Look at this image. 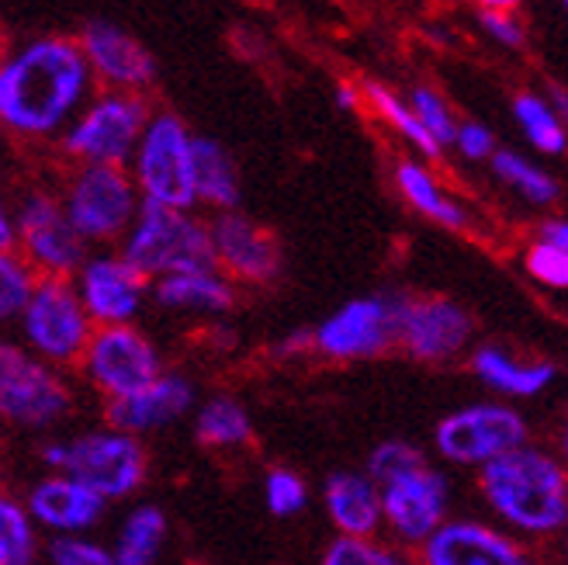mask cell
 <instances>
[{
  "label": "cell",
  "mask_w": 568,
  "mask_h": 565,
  "mask_svg": "<svg viewBox=\"0 0 568 565\" xmlns=\"http://www.w3.org/2000/svg\"><path fill=\"white\" fill-rule=\"evenodd\" d=\"M94 73L73 39H36L0 60V125L42 139L60 132L91 98Z\"/></svg>",
  "instance_id": "6da1fadb"
},
{
  "label": "cell",
  "mask_w": 568,
  "mask_h": 565,
  "mask_svg": "<svg viewBox=\"0 0 568 565\" xmlns=\"http://www.w3.org/2000/svg\"><path fill=\"white\" fill-rule=\"evenodd\" d=\"M478 493L514 538H555L568 524L565 465L530 441L481 465Z\"/></svg>",
  "instance_id": "7a4b0ae2"
},
{
  "label": "cell",
  "mask_w": 568,
  "mask_h": 565,
  "mask_svg": "<svg viewBox=\"0 0 568 565\" xmlns=\"http://www.w3.org/2000/svg\"><path fill=\"white\" fill-rule=\"evenodd\" d=\"M42 462L49 465V472L77 478L80 486L98 493L104 503L139 493L150 475V455L142 447V437H132L115 427H101L67 441H49L42 447Z\"/></svg>",
  "instance_id": "3957f363"
},
{
  "label": "cell",
  "mask_w": 568,
  "mask_h": 565,
  "mask_svg": "<svg viewBox=\"0 0 568 565\" xmlns=\"http://www.w3.org/2000/svg\"><path fill=\"white\" fill-rule=\"evenodd\" d=\"M122 258L146 281L215 268L209 225L187 209H166L156 202H139L129 233L122 236Z\"/></svg>",
  "instance_id": "277c9868"
},
{
  "label": "cell",
  "mask_w": 568,
  "mask_h": 565,
  "mask_svg": "<svg viewBox=\"0 0 568 565\" xmlns=\"http://www.w3.org/2000/svg\"><path fill=\"white\" fill-rule=\"evenodd\" d=\"M73 410V389L60 369L0 336V423L49 431Z\"/></svg>",
  "instance_id": "5b68a950"
},
{
  "label": "cell",
  "mask_w": 568,
  "mask_h": 565,
  "mask_svg": "<svg viewBox=\"0 0 568 565\" xmlns=\"http://www.w3.org/2000/svg\"><path fill=\"white\" fill-rule=\"evenodd\" d=\"M21 347L42 357L52 369H70L88 347L94 323L70 278H39L32 295H28L21 316Z\"/></svg>",
  "instance_id": "8992f818"
},
{
  "label": "cell",
  "mask_w": 568,
  "mask_h": 565,
  "mask_svg": "<svg viewBox=\"0 0 568 565\" xmlns=\"http://www.w3.org/2000/svg\"><path fill=\"white\" fill-rule=\"evenodd\" d=\"M129 163H132L129 178L142 202L187 209V212L191 205H197L194 178H191V129L174 111L150 115Z\"/></svg>",
  "instance_id": "52a82bcc"
},
{
  "label": "cell",
  "mask_w": 568,
  "mask_h": 565,
  "mask_svg": "<svg viewBox=\"0 0 568 565\" xmlns=\"http://www.w3.org/2000/svg\"><path fill=\"white\" fill-rule=\"evenodd\" d=\"M139 191L125 167L80 163L60 205L83 243H115L139 212Z\"/></svg>",
  "instance_id": "ba28073f"
},
{
  "label": "cell",
  "mask_w": 568,
  "mask_h": 565,
  "mask_svg": "<svg viewBox=\"0 0 568 565\" xmlns=\"http://www.w3.org/2000/svg\"><path fill=\"white\" fill-rule=\"evenodd\" d=\"M527 441H530V427L524 413L506 403L462 406L447 413L434 431L437 455L462 468H481Z\"/></svg>",
  "instance_id": "9c48e42d"
},
{
  "label": "cell",
  "mask_w": 568,
  "mask_h": 565,
  "mask_svg": "<svg viewBox=\"0 0 568 565\" xmlns=\"http://www.w3.org/2000/svg\"><path fill=\"white\" fill-rule=\"evenodd\" d=\"M146 122H150V108L139 94L108 91L94 98L70 122L63 135V150L80 163L125 167L135 153V143Z\"/></svg>",
  "instance_id": "30bf717a"
},
{
  "label": "cell",
  "mask_w": 568,
  "mask_h": 565,
  "mask_svg": "<svg viewBox=\"0 0 568 565\" xmlns=\"http://www.w3.org/2000/svg\"><path fill=\"white\" fill-rule=\"evenodd\" d=\"M77 364L104 400H125L163 372L156 344L132 323L94 326Z\"/></svg>",
  "instance_id": "8fae6325"
},
{
  "label": "cell",
  "mask_w": 568,
  "mask_h": 565,
  "mask_svg": "<svg viewBox=\"0 0 568 565\" xmlns=\"http://www.w3.org/2000/svg\"><path fill=\"white\" fill-rule=\"evenodd\" d=\"M399 305L403 292H378L351 299L326 316L316 333H308V347L329 361H367L395 347V330H399Z\"/></svg>",
  "instance_id": "7c38bea8"
},
{
  "label": "cell",
  "mask_w": 568,
  "mask_h": 565,
  "mask_svg": "<svg viewBox=\"0 0 568 565\" xmlns=\"http://www.w3.org/2000/svg\"><path fill=\"white\" fill-rule=\"evenodd\" d=\"M378 500L382 531H388L399 548H419L450 517V483L430 462L382 483Z\"/></svg>",
  "instance_id": "4fadbf2b"
},
{
  "label": "cell",
  "mask_w": 568,
  "mask_h": 565,
  "mask_svg": "<svg viewBox=\"0 0 568 565\" xmlns=\"http://www.w3.org/2000/svg\"><path fill=\"white\" fill-rule=\"evenodd\" d=\"M14 250L39 278H73L88 258V243L77 236L60 198L32 191L14 212Z\"/></svg>",
  "instance_id": "5bb4252c"
},
{
  "label": "cell",
  "mask_w": 568,
  "mask_h": 565,
  "mask_svg": "<svg viewBox=\"0 0 568 565\" xmlns=\"http://www.w3.org/2000/svg\"><path fill=\"white\" fill-rule=\"evenodd\" d=\"M475 320L468 309L444 295H403L395 344L423 364H444L471 347Z\"/></svg>",
  "instance_id": "9a60e30c"
},
{
  "label": "cell",
  "mask_w": 568,
  "mask_h": 565,
  "mask_svg": "<svg viewBox=\"0 0 568 565\" xmlns=\"http://www.w3.org/2000/svg\"><path fill=\"white\" fill-rule=\"evenodd\" d=\"M70 281L94 326L132 323L150 295V281L142 278L122 253H94V258H83V264L77 268Z\"/></svg>",
  "instance_id": "2e32d148"
},
{
  "label": "cell",
  "mask_w": 568,
  "mask_h": 565,
  "mask_svg": "<svg viewBox=\"0 0 568 565\" xmlns=\"http://www.w3.org/2000/svg\"><path fill=\"white\" fill-rule=\"evenodd\" d=\"M416 552V565H537L520 538L471 517H447Z\"/></svg>",
  "instance_id": "e0dca14e"
},
{
  "label": "cell",
  "mask_w": 568,
  "mask_h": 565,
  "mask_svg": "<svg viewBox=\"0 0 568 565\" xmlns=\"http://www.w3.org/2000/svg\"><path fill=\"white\" fill-rule=\"evenodd\" d=\"M215 268L240 285H271L281 274V246L261 222L230 209L209 225Z\"/></svg>",
  "instance_id": "ac0fdd59"
},
{
  "label": "cell",
  "mask_w": 568,
  "mask_h": 565,
  "mask_svg": "<svg viewBox=\"0 0 568 565\" xmlns=\"http://www.w3.org/2000/svg\"><path fill=\"white\" fill-rule=\"evenodd\" d=\"M197 406V389L184 372H160L146 389H139L125 400H108V427L125 431L132 437L156 434L170 423L184 420Z\"/></svg>",
  "instance_id": "d6986e66"
},
{
  "label": "cell",
  "mask_w": 568,
  "mask_h": 565,
  "mask_svg": "<svg viewBox=\"0 0 568 565\" xmlns=\"http://www.w3.org/2000/svg\"><path fill=\"white\" fill-rule=\"evenodd\" d=\"M77 46L83 52V60H88L91 73L111 83V91L139 94L156 80V60L150 56V49L135 42L119 24L91 21L83 28Z\"/></svg>",
  "instance_id": "ffe728a7"
},
{
  "label": "cell",
  "mask_w": 568,
  "mask_h": 565,
  "mask_svg": "<svg viewBox=\"0 0 568 565\" xmlns=\"http://www.w3.org/2000/svg\"><path fill=\"white\" fill-rule=\"evenodd\" d=\"M24 511L36 521V527L49 531L52 538V534H91L104 521L108 503L88 486H80L77 478L49 472L28 490Z\"/></svg>",
  "instance_id": "44dd1931"
},
{
  "label": "cell",
  "mask_w": 568,
  "mask_h": 565,
  "mask_svg": "<svg viewBox=\"0 0 568 565\" xmlns=\"http://www.w3.org/2000/svg\"><path fill=\"white\" fill-rule=\"evenodd\" d=\"M468 369L475 379L506 400H537L551 389L558 369L541 357H517L503 344H481L468 354Z\"/></svg>",
  "instance_id": "7402d4cb"
},
{
  "label": "cell",
  "mask_w": 568,
  "mask_h": 565,
  "mask_svg": "<svg viewBox=\"0 0 568 565\" xmlns=\"http://www.w3.org/2000/svg\"><path fill=\"white\" fill-rule=\"evenodd\" d=\"M323 511L339 538H378L382 534L378 486L364 472H333L323 486Z\"/></svg>",
  "instance_id": "603a6c76"
},
{
  "label": "cell",
  "mask_w": 568,
  "mask_h": 565,
  "mask_svg": "<svg viewBox=\"0 0 568 565\" xmlns=\"http://www.w3.org/2000/svg\"><path fill=\"white\" fill-rule=\"evenodd\" d=\"M153 299L163 309L222 316L236 305V285L219 268H194V271H178V274L156 278Z\"/></svg>",
  "instance_id": "cb8c5ba5"
},
{
  "label": "cell",
  "mask_w": 568,
  "mask_h": 565,
  "mask_svg": "<svg viewBox=\"0 0 568 565\" xmlns=\"http://www.w3.org/2000/svg\"><path fill=\"white\" fill-rule=\"evenodd\" d=\"M191 178H194V202L219 212H230L240 205L236 163L212 135H191Z\"/></svg>",
  "instance_id": "d4e9b609"
},
{
  "label": "cell",
  "mask_w": 568,
  "mask_h": 565,
  "mask_svg": "<svg viewBox=\"0 0 568 565\" xmlns=\"http://www.w3.org/2000/svg\"><path fill=\"white\" fill-rule=\"evenodd\" d=\"M395 188L419 215L444 225V230H465L468 225V209L419 160H403L395 167Z\"/></svg>",
  "instance_id": "484cf974"
},
{
  "label": "cell",
  "mask_w": 568,
  "mask_h": 565,
  "mask_svg": "<svg viewBox=\"0 0 568 565\" xmlns=\"http://www.w3.org/2000/svg\"><path fill=\"white\" fill-rule=\"evenodd\" d=\"M166 531H170V521L160 506L139 503L119 524L111 558H115V565H156V558L163 555Z\"/></svg>",
  "instance_id": "4316f807"
},
{
  "label": "cell",
  "mask_w": 568,
  "mask_h": 565,
  "mask_svg": "<svg viewBox=\"0 0 568 565\" xmlns=\"http://www.w3.org/2000/svg\"><path fill=\"white\" fill-rule=\"evenodd\" d=\"M194 437L212 451H236L253 441V420L233 395H212L197 406Z\"/></svg>",
  "instance_id": "83f0119b"
},
{
  "label": "cell",
  "mask_w": 568,
  "mask_h": 565,
  "mask_svg": "<svg viewBox=\"0 0 568 565\" xmlns=\"http://www.w3.org/2000/svg\"><path fill=\"white\" fill-rule=\"evenodd\" d=\"M527 274L551 292L568 289V222L565 219H545L537 230L534 243L524 253Z\"/></svg>",
  "instance_id": "f1b7e54d"
},
{
  "label": "cell",
  "mask_w": 568,
  "mask_h": 565,
  "mask_svg": "<svg viewBox=\"0 0 568 565\" xmlns=\"http://www.w3.org/2000/svg\"><path fill=\"white\" fill-rule=\"evenodd\" d=\"M39 527L28 517L24 500L0 490V565H39Z\"/></svg>",
  "instance_id": "f546056e"
},
{
  "label": "cell",
  "mask_w": 568,
  "mask_h": 565,
  "mask_svg": "<svg viewBox=\"0 0 568 565\" xmlns=\"http://www.w3.org/2000/svg\"><path fill=\"white\" fill-rule=\"evenodd\" d=\"M493 174L506 184V188H514L524 202L530 205H555L558 202V181L545 171V167H537L530 163L527 157H520L517 150H496L493 157Z\"/></svg>",
  "instance_id": "4dcf8cb0"
},
{
  "label": "cell",
  "mask_w": 568,
  "mask_h": 565,
  "mask_svg": "<svg viewBox=\"0 0 568 565\" xmlns=\"http://www.w3.org/2000/svg\"><path fill=\"white\" fill-rule=\"evenodd\" d=\"M514 119L524 132L527 143L545 153V157H561L568 150V135H565V122L555 111V104H548L541 94H517L514 101Z\"/></svg>",
  "instance_id": "1f68e13d"
},
{
  "label": "cell",
  "mask_w": 568,
  "mask_h": 565,
  "mask_svg": "<svg viewBox=\"0 0 568 565\" xmlns=\"http://www.w3.org/2000/svg\"><path fill=\"white\" fill-rule=\"evenodd\" d=\"M364 98L372 101V111H378V115L399 132L409 147H416L426 160H437L440 157V150L434 147V139L423 132V125L416 122V115H413V108L399 98V94H392L388 88H382V83H367L364 88Z\"/></svg>",
  "instance_id": "d6a6232c"
},
{
  "label": "cell",
  "mask_w": 568,
  "mask_h": 565,
  "mask_svg": "<svg viewBox=\"0 0 568 565\" xmlns=\"http://www.w3.org/2000/svg\"><path fill=\"white\" fill-rule=\"evenodd\" d=\"M39 274L28 268V261L18 250H0V326L18 323Z\"/></svg>",
  "instance_id": "836d02e7"
},
{
  "label": "cell",
  "mask_w": 568,
  "mask_h": 565,
  "mask_svg": "<svg viewBox=\"0 0 568 565\" xmlns=\"http://www.w3.org/2000/svg\"><path fill=\"white\" fill-rule=\"evenodd\" d=\"M320 565H413L403 548L382 545L378 538H336L326 545Z\"/></svg>",
  "instance_id": "e575fe53"
},
{
  "label": "cell",
  "mask_w": 568,
  "mask_h": 565,
  "mask_svg": "<svg viewBox=\"0 0 568 565\" xmlns=\"http://www.w3.org/2000/svg\"><path fill=\"white\" fill-rule=\"evenodd\" d=\"M264 503L274 517L292 521L308 506V483L292 468H271L264 475Z\"/></svg>",
  "instance_id": "d590c367"
},
{
  "label": "cell",
  "mask_w": 568,
  "mask_h": 565,
  "mask_svg": "<svg viewBox=\"0 0 568 565\" xmlns=\"http://www.w3.org/2000/svg\"><path fill=\"white\" fill-rule=\"evenodd\" d=\"M409 108H413L416 122L423 125V132L430 135L434 147L444 153L454 143V129H458V119H454V111L447 108V101L434 88H416L413 98H409Z\"/></svg>",
  "instance_id": "8d00e7d4"
},
{
  "label": "cell",
  "mask_w": 568,
  "mask_h": 565,
  "mask_svg": "<svg viewBox=\"0 0 568 565\" xmlns=\"http://www.w3.org/2000/svg\"><path fill=\"white\" fill-rule=\"evenodd\" d=\"M423 462H426V455H423V451H419L416 444L392 437V441H382V444L372 451V455H367L364 475L372 478L375 486H382V483H388V478L403 475V472H409V468H416V465H423Z\"/></svg>",
  "instance_id": "74e56055"
},
{
  "label": "cell",
  "mask_w": 568,
  "mask_h": 565,
  "mask_svg": "<svg viewBox=\"0 0 568 565\" xmlns=\"http://www.w3.org/2000/svg\"><path fill=\"white\" fill-rule=\"evenodd\" d=\"M49 565H115L111 548L94 542L91 534H52L45 542Z\"/></svg>",
  "instance_id": "f35d334b"
},
{
  "label": "cell",
  "mask_w": 568,
  "mask_h": 565,
  "mask_svg": "<svg viewBox=\"0 0 568 565\" xmlns=\"http://www.w3.org/2000/svg\"><path fill=\"white\" fill-rule=\"evenodd\" d=\"M454 150H458L465 160L471 163H481V160H489L499 147H496V135L489 125H481V122H458V129H454Z\"/></svg>",
  "instance_id": "ab89813d"
},
{
  "label": "cell",
  "mask_w": 568,
  "mask_h": 565,
  "mask_svg": "<svg viewBox=\"0 0 568 565\" xmlns=\"http://www.w3.org/2000/svg\"><path fill=\"white\" fill-rule=\"evenodd\" d=\"M481 28L496 39V42H503L506 49H520L524 46V24L509 14V11H481Z\"/></svg>",
  "instance_id": "60d3db41"
},
{
  "label": "cell",
  "mask_w": 568,
  "mask_h": 565,
  "mask_svg": "<svg viewBox=\"0 0 568 565\" xmlns=\"http://www.w3.org/2000/svg\"><path fill=\"white\" fill-rule=\"evenodd\" d=\"M0 250H14V215L0 198Z\"/></svg>",
  "instance_id": "b9f144b4"
},
{
  "label": "cell",
  "mask_w": 568,
  "mask_h": 565,
  "mask_svg": "<svg viewBox=\"0 0 568 565\" xmlns=\"http://www.w3.org/2000/svg\"><path fill=\"white\" fill-rule=\"evenodd\" d=\"M336 104L344 111H357L361 108V91L354 88V83H339L336 88Z\"/></svg>",
  "instance_id": "7bdbcfd3"
},
{
  "label": "cell",
  "mask_w": 568,
  "mask_h": 565,
  "mask_svg": "<svg viewBox=\"0 0 568 565\" xmlns=\"http://www.w3.org/2000/svg\"><path fill=\"white\" fill-rule=\"evenodd\" d=\"M478 4L486 8V11H509V14H514L524 4V0H478Z\"/></svg>",
  "instance_id": "ee69618b"
}]
</instances>
